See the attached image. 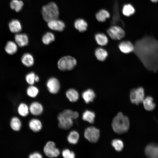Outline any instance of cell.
Returning <instances> with one entry per match:
<instances>
[{"mask_svg": "<svg viewBox=\"0 0 158 158\" xmlns=\"http://www.w3.org/2000/svg\"><path fill=\"white\" fill-rule=\"evenodd\" d=\"M133 51L144 66L154 71L158 70V41L146 37L137 41Z\"/></svg>", "mask_w": 158, "mask_h": 158, "instance_id": "1", "label": "cell"}, {"mask_svg": "<svg viewBox=\"0 0 158 158\" xmlns=\"http://www.w3.org/2000/svg\"><path fill=\"white\" fill-rule=\"evenodd\" d=\"M79 116L77 111L69 109L64 110L57 116L59 127L65 130L70 129L73 125V120L77 118Z\"/></svg>", "mask_w": 158, "mask_h": 158, "instance_id": "2", "label": "cell"}, {"mask_svg": "<svg viewBox=\"0 0 158 158\" xmlns=\"http://www.w3.org/2000/svg\"><path fill=\"white\" fill-rule=\"evenodd\" d=\"M112 126L114 131L118 134L126 132L128 130L130 122L128 117L121 112L118 113L113 118Z\"/></svg>", "mask_w": 158, "mask_h": 158, "instance_id": "3", "label": "cell"}, {"mask_svg": "<svg viewBox=\"0 0 158 158\" xmlns=\"http://www.w3.org/2000/svg\"><path fill=\"white\" fill-rule=\"evenodd\" d=\"M42 13L43 18L47 22L57 19L59 12L56 4L51 2L42 7Z\"/></svg>", "mask_w": 158, "mask_h": 158, "instance_id": "4", "label": "cell"}, {"mask_svg": "<svg viewBox=\"0 0 158 158\" xmlns=\"http://www.w3.org/2000/svg\"><path fill=\"white\" fill-rule=\"evenodd\" d=\"M77 64V60L74 57L71 56H66L59 59L57 62V66L61 71H69L73 70Z\"/></svg>", "mask_w": 158, "mask_h": 158, "instance_id": "5", "label": "cell"}, {"mask_svg": "<svg viewBox=\"0 0 158 158\" xmlns=\"http://www.w3.org/2000/svg\"><path fill=\"white\" fill-rule=\"evenodd\" d=\"M43 151L46 156L50 158L57 157L60 154V151L56 147L55 143L52 141H48L46 143Z\"/></svg>", "mask_w": 158, "mask_h": 158, "instance_id": "6", "label": "cell"}, {"mask_svg": "<svg viewBox=\"0 0 158 158\" xmlns=\"http://www.w3.org/2000/svg\"><path fill=\"white\" fill-rule=\"evenodd\" d=\"M145 93L143 88L141 87L132 90L130 93V98L131 102L136 105L142 102L144 99Z\"/></svg>", "mask_w": 158, "mask_h": 158, "instance_id": "7", "label": "cell"}, {"mask_svg": "<svg viewBox=\"0 0 158 158\" xmlns=\"http://www.w3.org/2000/svg\"><path fill=\"white\" fill-rule=\"evenodd\" d=\"M84 136L88 141L95 143L98 140L100 136V131L96 128L90 126L86 128L84 132Z\"/></svg>", "mask_w": 158, "mask_h": 158, "instance_id": "8", "label": "cell"}, {"mask_svg": "<svg viewBox=\"0 0 158 158\" xmlns=\"http://www.w3.org/2000/svg\"><path fill=\"white\" fill-rule=\"evenodd\" d=\"M107 32L110 37L114 40H120L123 38L125 35L123 29L116 25L111 27L107 30Z\"/></svg>", "mask_w": 158, "mask_h": 158, "instance_id": "9", "label": "cell"}, {"mask_svg": "<svg viewBox=\"0 0 158 158\" xmlns=\"http://www.w3.org/2000/svg\"><path fill=\"white\" fill-rule=\"evenodd\" d=\"M46 86L49 92L51 94L57 93L60 88V84L59 80L54 77L49 78L46 83Z\"/></svg>", "mask_w": 158, "mask_h": 158, "instance_id": "10", "label": "cell"}, {"mask_svg": "<svg viewBox=\"0 0 158 158\" xmlns=\"http://www.w3.org/2000/svg\"><path fill=\"white\" fill-rule=\"evenodd\" d=\"M29 111L32 115L39 116L42 114L44 111L42 105L40 102L35 101L32 102L29 107Z\"/></svg>", "mask_w": 158, "mask_h": 158, "instance_id": "11", "label": "cell"}, {"mask_svg": "<svg viewBox=\"0 0 158 158\" xmlns=\"http://www.w3.org/2000/svg\"><path fill=\"white\" fill-rule=\"evenodd\" d=\"M48 26L51 29L59 31H62L65 27L63 22L58 19L48 22Z\"/></svg>", "mask_w": 158, "mask_h": 158, "instance_id": "12", "label": "cell"}, {"mask_svg": "<svg viewBox=\"0 0 158 158\" xmlns=\"http://www.w3.org/2000/svg\"><path fill=\"white\" fill-rule=\"evenodd\" d=\"M118 47L120 50L125 54H128L134 51V46L129 41H123L120 42Z\"/></svg>", "mask_w": 158, "mask_h": 158, "instance_id": "13", "label": "cell"}, {"mask_svg": "<svg viewBox=\"0 0 158 158\" xmlns=\"http://www.w3.org/2000/svg\"><path fill=\"white\" fill-rule=\"evenodd\" d=\"M145 152L146 155L149 157L158 158V145H148L145 148Z\"/></svg>", "mask_w": 158, "mask_h": 158, "instance_id": "14", "label": "cell"}, {"mask_svg": "<svg viewBox=\"0 0 158 158\" xmlns=\"http://www.w3.org/2000/svg\"><path fill=\"white\" fill-rule=\"evenodd\" d=\"M16 43L20 47L27 46L29 42L28 36L25 34H17L15 36Z\"/></svg>", "mask_w": 158, "mask_h": 158, "instance_id": "15", "label": "cell"}, {"mask_svg": "<svg viewBox=\"0 0 158 158\" xmlns=\"http://www.w3.org/2000/svg\"><path fill=\"white\" fill-rule=\"evenodd\" d=\"M30 129L35 132L40 131L42 128V124L41 121L37 118H32L29 123Z\"/></svg>", "mask_w": 158, "mask_h": 158, "instance_id": "16", "label": "cell"}, {"mask_svg": "<svg viewBox=\"0 0 158 158\" xmlns=\"http://www.w3.org/2000/svg\"><path fill=\"white\" fill-rule=\"evenodd\" d=\"M95 96L94 91L90 89L84 91L82 94V98L86 104L93 102Z\"/></svg>", "mask_w": 158, "mask_h": 158, "instance_id": "17", "label": "cell"}, {"mask_svg": "<svg viewBox=\"0 0 158 158\" xmlns=\"http://www.w3.org/2000/svg\"><path fill=\"white\" fill-rule=\"evenodd\" d=\"M66 96L68 100L71 102H75L79 99V95L78 91L74 88H70L66 92Z\"/></svg>", "mask_w": 158, "mask_h": 158, "instance_id": "18", "label": "cell"}, {"mask_svg": "<svg viewBox=\"0 0 158 158\" xmlns=\"http://www.w3.org/2000/svg\"><path fill=\"white\" fill-rule=\"evenodd\" d=\"M23 64L27 67L32 66L34 63V59L33 56L29 53H25L23 54L21 58Z\"/></svg>", "mask_w": 158, "mask_h": 158, "instance_id": "19", "label": "cell"}, {"mask_svg": "<svg viewBox=\"0 0 158 158\" xmlns=\"http://www.w3.org/2000/svg\"><path fill=\"white\" fill-rule=\"evenodd\" d=\"M18 49V45L16 43L11 41L8 42L5 47V50L6 52L11 55L16 53Z\"/></svg>", "mask_w": 158, "mask_h": 158, "instance_id": "20", "label": "cell"}, {"mask_svg": "<svg viewBox=\"0 0 158 158\" xmlns=\"http://www.w3.org/2000/svg\"><path fill=\"white\" fill-rule=\"evenodd\" d=\"M80 138V135L77 131L73 130L69 133L67 138L68 142L72 145H75L77 143Z\"/></svg>", "mask_w": 158, "mask_h": 158, "instance_id": "21", "label": "cell"}, {"mask_svg": "<svg viewBox=\"0 0 158 158\" xmlns=\"http://www.w3.org/2000/svg\"><path fill=\"white\" fill-rule=\"evenodd\" d=\"M11 31L13 33H18L22 30V26L20 21L16 19L12 20L9 23Z\"/></svg>", "mask_w": 158, "mask_h": 158, "instance_id": "22", "label": "cell"}, {"mask_svg": "<svg viewBox=\"0 0 158 158\" xmlns=\"http://www.w3.org/2000/svg\"><path fill=\"white\" fill-rule=\"evenodd\" d=\"M142 102L145 109L147 111H152L155 107V104L153 102V99L150 96L144 98Z\"/></svg>", "mask_w": 158, "mask_h": 158, "instance_id": "23", "label": "cell"}, {"mask_svg": "<svg viewBox=\"0 0 158 158\" xmlns=\"http://www.w3.org/2000/svg\"><path fill=\"white\" fill-rule=\"evenodd\" d=\"M95 116V114L94 112L87 110L83 113L82 118L84 121L93 123L94 122Z\"/></svg>", "mask_w": 158, "mask_h": 158, "instance_id": "24", "label": "cell"}, {"mask_svg": "<svg viewBox=\"0 0 158 158\" xmlns=\"http://www.w3.org/2000/svg\"><path fill=\"white\" fill-rule=\"evenodd\" d=\"M95 55L97 59L100 61H103L108 56V53L105 49L101 47L97 48L95 51Z\"/></svg>", "mask_w": 158, "mask_h": 158, "instance_id": "25", "label": "cell"}, {"mask_svg": "<svg viewBox=\"0 0 158 158\" xmlns=\"http://www.w3.org/2000/svg\"><path fill=\"white\" fill-rule=\"evenodd\" d=\"M75 28L80 32H83L87 30V24L84 20L79 19L76 20L74 24Z\"/></svg>", "mask_w": 158, "mask_h": 158, "instance_id": "26", "label": "cell"}, {"mask_svg": "<svg viewBox=\"0 0 158 158\" xmlns=\"http://www.w3.org/2000/svg\"><path fill=\"white\" fill-rule=\"evenodd\" d=\"M95 39L97 44L101 46L106 45L108 42V39L104 34L98 33L95 36Z\"/></svg>", "mask_w": 158, "mask_h": 158, "instance_id": "27", "label": "cell"}, {"mask_svg": "<svg viewBox=\"0 0 158 158\" xmlns=\"http://www.w3.org/2000/svg\"><path fill=\"white\" fill-rule=\"evenodd\" d=\"M96 18L100 22H104L107 18L109 17L110 14L107 11L102 9L99 11L96 14Z\"/></svg>", "mask_w": 158, "mask_h": 158, "instance_id": "28", "label": "cell"}, {"mask_svg": "<svg viewBox=\"0 0 158 158\" xmlns=\"http://www.w3.org/2000/svg\"><path fill=\"white\" fill-rule=\"evenodd\" d=\"M55 39V37L54 35L51 32H48L43 36L42 41L44 44L47 45L54 42Z\"/></svg>", "mask_w": 158, "mask_h": 158, "instance_id": "29", "label": "cell"}, {"mask_svg": "<svg viewBox=\"0 0 158 158\" xmlns=\"http://www.w3.org/2000/svg\"><path fill=\"white\" fill-rule=\"evenodd\" d=\"M39 92V89L37 87L33 85H30L26 90L28 95L32 98H35L38 95Z\"/></svg>", "mask_w": 158, "mask_h": 158, "instance_id": "30", "label": "cell"}, {"mask_svg": "<svg viewBox=\"0 0 158 158\" xmlns=\"http://www.w3.org/2000/svg\"><path fill=\"white\" fill-rule=\"evenodd\" d=\"M11 8L18 12L22 9L23 6V2L19 0H12L10 3Z\"/></svg>", "mask_w": 158, "mask_h": 158, "instance_id": "31", "label": "cell"}, {"mask_svg": "<svg viewBox=\"0 0 158 158\" xmlns=\"http://www.w3.org/2000/svg\"><path fill=\"white\" fill-rule=\"evenodd\" d=\"M18 112L20 116H26L30 112L29 107L25 104L21 103L18 107Z\"/></svg>", "mask_w": 158, "mask_h": 158, "instance_id": "32", "label": "cell"}, {"mask_svg": "<svg viewBox=\"0 0 158 158\" xmlns=\"http://www.w3.org/2000/svg\"><path fill=\"white\" fill-rule=\"evenodd\" d=\"M10 126L13 130L19 131L21 128V123L18 118L14 117L12 118L11 120Z\"/></svg>", "mask_w": 158, "mask_h": 158, "instance_id": "33", "label": "cell"}, {"mask_svg": "<svg viewBox=\"0 0 158 158\" xmlns=\"http://www.w3.org/2000/svg\"><path fill=\"white\" fill-rule=\"evenodd\" d=\"M135 12L134 7L130 4L125 5L123 8L122 12L123 14L127 16H129L133 14Z\"/></svg>", "mask_w": 158, "mask_h": 158, "instance_id": "34", "label": "cell"}, {"mask_svg": "<svg viewBox=\"0 0 158 158\" xmlns=\"http://www.w3.org/2000/svg\"><path fill=\"white\" fill-rule=\"evenodd\" d=\"M111 144L116 150L118 152L121 151L124 147L123 141L119 139L113 140L112 141Z\"/></svg>", "mask_w": 158, "mask_h": 158, "instance_id": "35", "label": "cell"}, {"mask_svg": "<svg viewBox=\"0 0 158 158\" xmlns=\"http://www.w3.org/2000/svg\"><path fill=\"white\" fill-rule=\"evenodd\" d=\"M36 75L32 72L27 74L25 76V80L27 83L30 85H33L35 82Z\"/></svg>", "mask_w": 158, "mask_h": 158, "instance_id": "36", "label": "cell"}, {"mask_svg": "<svg viewBox=\"0 0 158 158\" xmlns=\"http://www.w3.org/2000/svg\"><path fill=\"white\" fill-rule=\"evenodd\" d=\"M61 154L64 158H75V153L68 148L63 150L62 151Z\"/></svg>", "mask_w": 158, "mask_h": 158, "instance_id": "37", "label": "cell"}, {"mask_svg": "<svg viewBox=\"0 0 158 158\" xmlns=\"http://www.w3.org/2000/svg\"><path fill=\"white\" fill-rule=\"evenodd\" d=\"M29 158H42V154L39 152H35L30 154L29 156Z\"/></svg>", "mask_w": 158, "mask_h": 158, "instance_id": "38", "label": "cell"}, {"mask_svg": "<svg viewBox=\"0 0 158 158\" xmlns=\"http://www.w3.org/2000/svg\"><path fill=\"white\" fill-rule=\"evenodd\" d=\"M35 80L36 82H38L40 80V78L39 76L37 75H36V76Z\"/></svg>", "mask_w": 158, "mask_h": 158, "instance_id": "39", "label": "cell"}, {"mask_svg": "<svg viewBox=\"0 0 158 158\" xmlns=\"http://www.w3.org/2000/svg\"><path fill=\"white\" fill-rule=\"evenodd\" d=\"M152 2L156 3L158 1V0H150Z\"/></svg>", "mask_w": 158, "mask_h": 158, "instance_id": "40", "label": "cell"}]
</instances>
